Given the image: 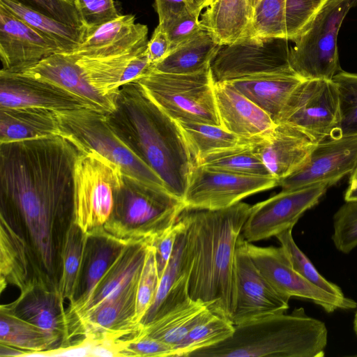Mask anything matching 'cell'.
<instances>
[{
	"label": "cell",
	"mask_w": 357,
	"mask_h": 357,
	"mask_svg": "<svg viewBox=\"0 0 357 357\" xmlns=\"http://www.w3.org/2000/svg\"><path fill=\"white\" fill-rule=\"evenodd\" d=\"M356 1H357V0H355Z\"/></svg>",
	"instance_id": "cell-59"
},
{
	"label": "cell",
	"mask_w": 357,
	"mask_h": 357,
	"mask_svg": "<svg viewBox=\"0 0 357 357\" xmlns=\"http://www.w3.org/2000/svg\"><path fill=\"white\" fill-rule=\"evenodd\" d=\"M154 1L155 10L159 18L158 24L161 25L167 24L188 10L199 8L197 0Z\"/></svg>",
	"instance_id": "cell-52"
},
{
	"label": "cell",
	"mask_w": 357,
	"mask_h": 357,
	"mask_svg": "<svg viewBox=\"0 0 357 357\" xmlns=\"http://www.w3.org/2000/svg\"><path fill=\"white\" fill-rule=\"evenodd\" d=\"M140 273L121 291L83 312L75 320V337L105 335L122 339L137 333L142 327L135 321Z\"/></svg>",
	"instance_id": "cell-17"
},
{
	"label": "cell",
	"mask_w": 357,
	"mask_h": 357,
	"mask_svg": "<svg viewBox=\"0 0 357 357\" xmlns=\"http://www.w3.org/2000/svg\"><path fill=\"white\" fill-rule=\"evenodd\" d=\"M251 206L183 209L188 293L214 314L231 321L234 305V264L237 243Z\"/></svg>",
	"instance_id": "cell-2"
},
{
	"label": "cell",
	"mask_w": 357,
	"mask_h": 357,
	"mask_svg": "<svg viewBox=\"0 0 357 357\" xmlns=\"http://www.w3.org/2000/svg\"><path fill=\"white\" fill-rule=\"evenodd\" d=\"M333 243L340 252L348 254L357 246V201H347L333 216Z\"/></svg>",
	"instance_id": "cell-46"
},
{
	"label": "cell",
	"mask_w": 357,
	"mask_h": 357,
	"mask_svg": "<svg viewBox=\"0 0 357 357\" xmlns=\"http://www.w3.org/2000/svg\"><path fill=\"white\" fill-rule=\"evenodd\" d=\"M85 29L111 21L121 14L114 0H73Z\"/></svg>",
	"instance_id": "cell-48"
},
{
	"label": "cell",
	"mask_w": 357,
	"mask_h": 357,
	"mask_svg": "<svg viewBox=\"0 0 357 357\" xmlns=\"http://www.w3.org/2000/svg\"><path fill=\"white\" fill-rule=\"evenodd\" d=\"M26 352L17 348L0 343V356H24Z\"/></svg>",
	"instance_id": "cell-55"
},
{
	"label": "cell",
	"mask_w": 357,
	"mask_h": 357,
	"mask_svg": "<svg viewBox=\"0 0 357 357\" xmlns=\"http://www.w3.org/2000/svg\"><path fill=\"white\" fill-rule=\"evenodd\" d=\"M252 261L271 285L280 294L308 300L331 313L337 309L349 310L357 303L347 297H337L326 292L301 276L293 268L280 247H259L245 241Z\"/></svg>",
	"instance_id": "cell-15"
},
{
	"label": "cell",
	"mask_w": 357,
	"mask_h": 357,
	"mask_svg": "<svg viewBox=\"0 0 357 357\" xmlns=\"http://www.w3.org/2000/svg\"><path fill=\"white\" fill-rule=\"evenodd\" d=\"M215 0H197L199 7L202 10L205 7L209 6Z\"/></svg>",
	"instance_id": "cell-56"
},
{
	"label": "cell",
	"mask_w": 357,
	"mask_h": 357,
	"mask_svg": "<svg viewBox=\"0 0 357 357\" xmlns=\"http://www.w3.org/2000/svg\"><path fill=\"white\" fill-rule=\"evenodd\" d=\"M214 93L220 126L240 138L259 137L276 125L268 114L227 82L215 83Z\"/></svg>",
	"instance_id": "cell-24"
},
{
	"label": "cell",
	"mask_w": 357,
	"mask_h": 357,
	"mask_svg": "<svg viewBox=\"0 0 357 357\" xmlns=\"http://www.w3.org/2000/svg\"><path fill=\"white\" fill-rule=\"evenodd\" d=\"M0 6L54 43L61 52H70L83 42L85 29L49 17L18 0H0Z\"/></svg>",
	"instance_id": "cell-34"
},
{
	"label": "cell",
	"mask_w": 357,
	"mask_h": 357,
	"mask_svg": "<svg viewBox=\"0 0 357 357\" xmlns=\"http://www.w3.org/2000/svg\"><path fill=\"white\" fill-rule=\"evenodd\" d=\"M355 0H329L290 48L289 63L303 79L332 80L342 70L337 35Z\"/></svg>",
	"instance_id": "cell-8"
},
{
	"label": "cell",
	"mask_w": 357,
	"mask_h": 357,
	"mask_svg": "<svg viewBox=\"0 0 357 357\" xmlns=\"http://www.w3.org/2000/svg\"><path fill=\"white\" fill-rule=\"evenodd\" d=\"M234 332V325L229 319L213 313L173 347L172 357H188L197 350L224 341L231 337Z\"/></svg>",
	"instance_id": "cell-40"
},
{
	"label": "cell",
	"mask_w": 357,
	"mask_h": 357,
	"mask_svg": "<svg viewBox=\"0 0 357 357\" xmlns=\"http://www.w3.org/2000/svg\"><path fill=\"white\" fill-rule=\"evenodd\" d=\"M354 329L356 334L357 335V310H356V314L354 316Z\"/></svg>",
	"instance_id": "cell-57"
},
{
	"label": "cell",
	"mask_w": 357,
	"mask_h": 357,
	"mask_svg": "<svg viewBox=\"0 0 357 357\" xmlns=\"http://www.w3.org/2000/svg\"><path fill=\"white\" fill-rule=\"evenodd\" d=\"M0 343L25 351L24 356L60 347L54 337L17 317L3 305L0 307Z\"/></svg>",
	"instance_id": "cell-36"
},
{
	"label": "cell",
	"mask_w": 357,
	"mask_h": 357,
	"mask_svg": "<svg viewBox=\"0 0 357 357\" xmlns=\"http://www.w3.org/2000/svg\"><path fill=\"white\" fill-rule=\"evenodd\" d=\"M102 227L86 232L75 301L67 309L70 326L89 304L101 278L125 245Z\"/></svg>",
	"instance_id": "cell-21"
},
{
	"label": "cell",
	"mask_w": 357,
	"mask_h": 357,
	"mask_svg": "<svg viewBox=\"0 0 357 357\" xmlns=\"http://www.w3.org/2000/svg\"><path fill=\"white\" fill-rule=\"evenodd\" d=\"M329 0H286L287 38L294 41L309 27Z\"/></svg>",
	"instance_id": "cell-45"
},
{
	"label": "cell",
	"mask_w": 357,
	"mask_h": 357,
	"mask_svg": "<svg viewBox=\"0 0 357 357\" xmlns=\"http://www.w3.org/2000/svg\"><path fill=\"white\" fill-rule=\"evenodd\" d=\"M285 1L260 0L253 9L246 36L287 38Z\"/></svg>",
	"instance_id": "cell-41"
},
{
	"label": "cell",
	"mask_w": 357,
	"mask_h": 357,
	"mask_svg": "<svg viewBox=\"0 0 357 357\" xmlns=\"http://www.w3.org/2000/svg\"><path fill=\"white\" fill-rule=\"evenodd\" d=\"M123 178L121 168L99 153H79L74 172L75 222L84 232L101 228L108 220L114 190Z\"/></svg>",
	"instance_id": "cell-9"
},
{
	"label": "cell",
	"mask_w": 357,
	"mask_h": 357,
	"mask_svg": "<svg viewBox=\"0 0 357 357\" xmlns=\"http://www.w3.org/2000/svg\"><path fill=\"white\" fill-rule=\"evenodd\" d=\"M61 135L55 112L36 107H0V143Z\"/></svg>",
	"instance_id": "cell-29"
},
{
	"label": "cell",
	"mask_w": 357,
	"mask_h": 357,
	"mask_svg": "<svg viewBox=\"0 0 357 357\" xmlns=\"http://www.w3.org/2000/svg\"><path fill=\"white\" fill-rule=\"evenodd\" d=\"M183 209L182 201L167 190L123 176L114 190L112 212L102 228L125 244L151 243L177 221Z\"/></svg>",
	"instance_id": "cell-5"
},
{
	"label": "cell",
	"mask_w": 357,
	"mask_h": 357,
	"mask_svg": "<svg viewBox=\"0 0 357 357\" xmlns=\"http://www.w3.org/2000/svg\"><path fill=\"white\" fill-rule=\"evenodd\" d=\"M160 276L158 271L154 248L150 245L139 278L135 321L142 323L151 307L159 286Z\"/></svg>",
	"instance_id": "cell-44"
},
{
	"label": "cell",
	"mask_w": 357,
	"mask_h": 357,
	"mask_svg": "<svg viewBox=\"0 0 357 357\" xmlns=\"http://www.w3.org/2000/svg\"><path fill=\"white\" fill-rule=\"evenodd\" d=\"M63 304L57 291L33 285L14 302L3 305L54 337L60 347H66L70 344V324Z\"/></svg>",
	"instance_id": "cell-23"
},
{
	"label": "cell",
	"mask_w": 357,
	"mask_h": 357,
	"mask_svg": "<svg viewBox=\"0 0 357 357\" xmlns=\"http://www.w3.org/2000/svg\"><path fill=\"white\" fill-rule=\"evenodd\" d=\"M252 13L248 0H215L202 14L200 23L216 43L226 46L247 35Z\"/></svg>",
	"instance_id": "cell-28"
},
{
	"label": "cell",
	"mask_w": 357,
	"mask_h": 357,
	"mask_svg": "<svg viewBox=\"0 0 357 357\" xmlns=\"http://www.w3.org/2000/svg\"><path fill=\"white\" fill-rule=\"evenodd\" d=\"M148 27L135 22L134 15L118 17L92 29H85L81 45L70 53L97 57L120 54L147 45Z\"/></svg>",
	"instance_id": "cell-25"
},
{
	"label": "cell",
	"mask_w": 357,
	"mask_h": 357,
	"mask_svg": "<svg viewBox=\"0 0 357 357\" xmlns=\"http://www.w3.org/2000/svg\"><path fill=\"white\" fill-rule=\"evenodd\" d=\"M222 47L203 30L173 50L166 58L151 68L169 73L199 72L211 66L213 59Z\"/></svg>",
	"instance_id": "cell-35"
},
{
	"label": "cell",
	"mask_w": 357,
	"mask_h": 357,
	"mask_svg": "<svg viewBox=\"0 0 357 357\" xmlns=\"http://www.w3.org/2000/svg\"><path fill=\"white\" fill-rule=\"evenodd\" d=\"M32 8L72 26L85 29L73 0H18Z\"/></svg>",
	"instance_id": "cell-49"
},
{
	"label": "cell",
	"mask_w": 357,
	"mask_h": 357,
	"mask_svg": "<svg viewBox=\"0 0 357 357\" xmlns=\"http://www.w3.org/2000/svg\"><path fill=\"white\" fill-rule=\"evenodd\" d=\"M176 122L195 164L211 153L235 146L243 140L221 126L195 121Z\"/></svg>",
	"instance_id": "cell-38"
},
{
	"label": "cell",
	"mask_w": 357,
	"mask_h": 357,
	"mask_svg": "<svg viewBox=\"0 0 357 357\" xmlns=\"http://www.w3.org/2000/svg\"><path fill=\"white\" fill-rule=\"evenodd\" d=\"M332 80L339 94L340 119L337 137L357 135V74L341 70Z\"/></svg>",
	"instance_id": "cell-43"
},
{
	"label": "cell",
	"mask_w": 357,
	"mask_h": 357,
	"mask_svg": "<svg viewBox=\"0 0 357 357\" xmlns=\"http://www.w3.org/2000/svg\"><path fill=\"white\" fill-rule=\"evenodd\" d=\"M183 227L182 221H177L166 230L155 236L151 242L154 248L158 271L160 278L173 253L177 236Z\"/></svg>",
	"instance_id": "cell-51"
},
{
	"label": "cell",
	"mask_w": 357,
	"mask_h": 357,
	"mask_svg": "<svg viewBox=\"0 0 357 357\" xmlns=\"http://www.w3.org/2000/svg\"><path fill=\"white\" fill-rule=\"evenodd\" d=\"M134 82L176 121H195L220 126L211 66L188 74L149 70Z\"/></svg>",
	"instance_id": "cell-7"
},
{
	"label": "cell",
	"mask_w": 357,
	"mask_h": 357,
	"mask_svg": "<svg viewBox=\"0 0 357 357\" xmlns=\"http://www.w3.org/2000/svg\"><path fill=\"white\" fill-rule=\"evenodd\" d=\"M124 356L172 357L173 347L160 340L142 335L139 331L122 339Z\"/></svg>",
	"instance_id": "cell-50"
},
{
	"label": "cell",
	"mask_w": 357,
	"mask_h": 357,
	"mask_svg": "<svg viewBox=\"0 0 357 357\" xmlns=\"http://www.w3.org/2000/svg\"><path fill=\"white\" fill-rule=\"evenodd\" d=\"M106 114L118 135L182 201L195 162L177 122L135 82L120 88L114 109Z\"/></svg>",
	"instance_id": "cell-3"
},
{
	"label": "cell",
	"mask_w": 357,
	"mask_h": 357,
	"mask_svg": "<svg viewBox=\"0 0 357 357\" xmlns=\"http://www.w3.org/2000/svg\"><path fill=\"white\" fill-rule=\"evenodd\" d=\"M259 1L260 0H248L252 9H254V8L256 6V5L259 3Z\"/></svg>",
	"instance_id": "cell-58"
},
{
	"label": "cell",
	"mask_w": 357,
	"mask_h": 357,
	"mask_svg": "<svg viewBox=\"0 0 357 357\" xmlns=\"http://www.w3.org/2000/svg\"><path fill=\"white\" fill-rule=\"evenodd\" d=\"M344 200L357 201V165L350 174L349 185L344 194Z\"/></svg>",
	"instance_id": "cell-54"
},
{
	"label": "cell",
	"mask_w": 357,
	"mask_h": 357,
	"mask_svg": "<svg viewBox=\"0 0 357 357\" xmlns=\"http://www.w3.org/2000/svg\"><path fill=\"white\" fill-rule=\"evenodd\" d=\"M196 164L230 173L254 176H272L255 152L250 139L211 153Z\"/></svg>",
	"instance_id": "cell-37"
},
{
	"label": "cell",
	"mask_w": 357,
	"mask_h": 357,
	"mask_svg": "<svg viewBox=\"0 0 357 357\" xmlns=\"http://www.w3.org/2000/svg\"><path fill=\"white\" fill-rule=\"evenodd\" d=\"M357 165V135L335 137L316 144L307 160L294 172L280 180L282 190L318 183L330 186Z\"/></svg>",
	"instance_id": "cell-16"
},
{
	"label": "cell",
	"mask_w": 357,
	"mask_h": 357,
	"mask_svg": "<svg viewBox=\"0 0 357 357\" xmlns=\"http://www.w3.org/2000/svg\"><path fill=\"white\" fill-rule=\"evenodd\" d=\"M81 152L62 135L0 143V218L24 242L34 284L58 293Z\"/></svg>",
	"instance_id": "cell-1"
},
{
	"label": "cell",
	"mask_w": 357,
	"mask_h": 357,
	"mask_svg": "<svg viewBox=\"0 0 357 357\" xmlns=\"http://www.w3.org/2000/svg\"><path fill=\"white\" fill-rule=\"evenodd\" d=\"M146 45L105 56H83L69 53L81 68L84 75L100 95L114 98L125 84L124 76L131 61L144 52Z\"/></svg>",
	"instance_id": "cell-30"
},
{
	"label": "cell",
	"mask_w": 357,
	"mask_h": 357,
	"mask_svg": "<svg viewBox=\"0 0 357 357\" xmlns=\"http://www.w3.org/2000/svg\"><path fill=\"white\" fill-rule=\"evenodd\" d=\"M339 94L333 80H303L292 91L276 123L303 131L317 143L337 137Z\"/></svg>",
	"instance_id": "cell-10"
},
{
	"label": "cell",
	"mask_w": 357,
	"mask_h": 357,
	"mask_svg": "<svg viewBox=\"0 0 357 357\" xmlns=\"http://www.w3.org/2000/svg\"><path fill=\"white\" fill-rule=\"evenodd\" d=\"M201 11L199 8L188 10L167 24H160L169 36L171 52L204 30L199 20Z\"/></svg>",
	"instance_id": "cell-47"
},
{
	"label": "cell",
	"mask_w": 357,
	"mask_h": 357,
	"mask_svg": "<svg viewBox=\"0 0 357 357\" xmlns=\"http://www.w3.org/2000/svg\"><path fill=\"white\" fill-rule=\"evenodd\" d=\"M278 185L274 177L242 175L195 164L182 202L185 209H222Z\"/></svg>",
	"instance_id": "cell-12"
},
{
	"label": "cell",
	"mask_w": 357,
	"mask_h": 357,
	"mask_svg": "<svg viewBox=\"0 0 357 357\" xmlns=\"http://www.w3.org/2000/svg\"><path fill=\"white\" fill-rule=\"evenodd\" d=\"M327 340L325 324L299 307L234 325L231 337L188 357H322Z\"/></svg>",
	"instance_id": "cell-4"
},
{
	"label": "cell",
	"mask_w": 357,
	"mask_h": 357,
	"mask_svg": "<svg viewBox=\"0 0 357 357\" xmlns=\"http://www.w3.org/2000/svg\"><path fill=\"white\" fill-rule=\"evenodd\" d=\"M288 41L282 38L246 36L222 46L211 63L214 82L293 71Z\"/></svg>",
	"instance_id": "cell-11"
},
{
	"label": "cell",
	"mask_w": 357,
	"mask_h": 357,
	"mask_svg": "<svg viewBox=\"0 0 357 357\" xmlns=\"http://www.w3.org/2000/svg\"><path fill=\"white\" fill-rule=\"evenodd\" d=\"M213 313L201 301L189 298L165 314L142 325L139 333L173 347Z\"/></svg>",
	"instance_id": "cell-31"
},
{
	"label": "cell",
	"mask_w": 357,
	"mask_h": 357,
	"mask_svg": "<svg viewBox=\"0 0 357 357\" xmlns=\"http://www.w3.org/2000/svg\"><path fill=\"white\" fill-rule=\"evenodd\" d=\"M329 187L326 183H318L282 190L251 206L242 229V237L248 243H253L293 229L303 214L319 202Z\"/></svg>",
	"instance_id": "cell-13"
},
{
	"label": "cell",
	"mask_w": 357,
	"mask_h": 357,
	"mask_svg": "<svg viewBox=\"0 0 357 357\" xmlns=\"http://www.w3.org/2000/svg\"><path fill=\"white\" fill-rule=\"evenodd\" d=\"M234 305L231 317L238 325L285 312L289 298L278 292L258 270L240 235L234 257Z\"/></svg>",
	"instance_id": "cell-14"
},
{
	"label": "cell",
	"mask_w": 357,
	"mask_h": 357,
	"mask_svg": "<svg viewBox=\"0 0 357 357\" xmlns=\"http://www.w3.org/2000/svg\"><path fill=\"white\" fill-rule=\"evenodd\" d=\"M250 141L270 174L278 181L301 167L317 144L299 129L280 123Z\"/></svg>",
	"instance_id": "cell-20"
},
{
	"label": "cell",
	"mask_w": 357,
	"mask_h": 357,
	"mask_svg": "<svg viewBox=\"0 0 357 357\" xmlns=\"http://www.w3.org/2000/svg\"><path fill=\"white\" fill-rule=\"evenodd\" d=\"M57 52L54 43L0 6L2 70L20 73Z\"/></svg>",
	"instance_id": "cell-19"
},
{
	"label": "cell",
	"mask_w": 357,
	"mask_h": 357,
	"mask_svg": "<svg viewBox=\"0 0 357 357\" xmlns=\"http://www.w3.org/2000/svg\"><path fill=\"white\" fill-rule=\"evenodd\" d=\"M13 285L22 293L34 284L26 245L22 238L0 218L1 291Z\"/></svg>",
	"instance_id": "cell-33"
},
{
	"label": "cell",
	"mask_w": 357,
	"mask_h": 357,
	"mask_svg": "<svg viewBox=\"0 0 357 357\" xmlns=\"http://www.w3.org/2000/svg\"><path fill=\"white\" fill-rule=\"evenodd\" d=\"M0 107H36L55 112L91 109L82 99L51 82L2 69Z\"/></svg>",
	"instance_id": "cell-18"
},
{
	"label": "cell",
	"mask_w": 357,
	"mask_h": 357,
	"mask_svg": "<svg viewBox=\"0 0 357 357\" xmlns=\"http://www.w3.org/2000/svg\"><path fill=\"white\" fill-rule=\"evenodd\" d=\"M171 52V43L166 31L158 24L148 41L146 49L147 58L153 66L166 58Z\"/></svg>",
	"instance_id": "cell-53"
},
{
	"label": "cell",
	"mask_w": 357,
	"mask_h": 357,
	"mask_svg": "<svg viewBox=\"0 0 357 357\" xmlns=\"http://www.w3.org/2000/svg\"><path fill=\"white\" fill-rule=\"evenodd\" d=\"M20 73L68 91L84 101L91 109L107 114L115 108V97L103 96L95 90L68 52L54 53Z\"/></svg>",
	"instance_id": "cell-22"
},
{
	"label": "cell",
	"mask_w": 357,
	"mask_h": 357,
	"mask_svg": "<svg viewBox=\"0 0 357 357\" xmlns=\"http://www.w3.org/2000/svg\"><path fill=\"white\" fill-rule=\"evenodd\" d=\"M151 245L149 241L126 245L101 278L89 304L83 312L111 298L137 277L141 273Z\"/></svg>",
	"instance_id": "cell-32"
},
{
	"label": "cell",
	"mask_w": 357,
	"mask_h": 357,
	"mask_svg": "<svg viewBox=\"0 0 357 357\" xmlns=\"http://www.w3.org/2000/svg\"><path fill=\"white\" fill-rule=\"evenodd\" d=\"M189 298L188 273L185 255V226L183 222L173 253L160 278L154 301L141 324H149Z\"/></svg>",
	"instance_id": "cell-27"
},
{
	"label": "cell",
	"mask_w": 357,
	"mask_h": 357,
	"mask_svg": "<svg viewBox=\"0 0 357 357\" xmlns=\"http://www.w3.org/2000/svg\"><path fill=\"white\" fill-rule=\"evenodd\" d=\"M86 238V232L74 222L67 233L63 248L59 284V296L63 303L66 300L69 302V306L76 298Z\"/></svg>",
	"instance_id": "cell-39"
},
{
	"label": "cell",
	"mask_w": 357,
	"mask_h": 357,
	"mask_svg": "<svg viewBox=\"0 0 357 357\" xmlns=\"http://www.w3.org/2000/svg\"><path fill=\"white\" fill-rule=\"evenodd\" d=\"M56 114L61 135L75 144L81 151H93L109 160L121 168L127 178L166 190L160 176L114 131L106 113L84 108Z\"/></svg>",
	"instance_id": "cell-6"
},
{
	"label": "cell",
	"mask_w": 357,
	"mask_h": 357,
	"mask_svg": "<svg viewBox=\"0 0 357 357\" xmlns=\"http://www.w3.org/2000/svg\"><path fill=\"white\" fill-rule=\"evenodd\" d=\"M304 80L294 72L268 73L227 82L276 123L294 89Z\"/></svg>",
	"instance_id": "cell-26"
},
{
	"label": "cell",
	"mask_w": 357,
	"mask_h": 357,
	"mask_svg": "<svg viewBox=\"0 0 357 357\" xmlns=\"http://www.w3.org/2000/svg\"><path fill=\"white\" fill-rule=\"evenodd\" d=\"M275 237L287 255L293 268L301 276L327 293L340 298L345 297L342 289L337 284L324 278L312 262L298 247L292 236V229L284 230Z\"/></svg>",
	"instance_id": "cell-42"
}]
</instances>
